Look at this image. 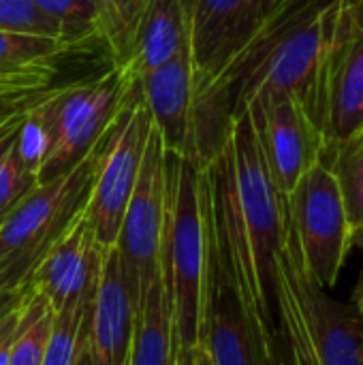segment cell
<instances>
[{
  "label": "cell",
  "instance_id": "obj_1",
  "mask_svg": "<svg viewBox=\"0 0 363 365\" xmlns=\"http://www.w3.org/2000/svg\"><path fill=\"white\" fill-rule=\"evenodd\" d=\"M208 259V203L203 165L195 152H165V225L160 276L171 306L175 342H201L203 287Z\"/></svg>",
  "mask_w": 363,
  "mask_h": 365
},
{
  "label": "cell",
  "instance_id": "obj_2",
  "mask_svg": "<svg viewBox=\"0 0 363 365\" xmlns=\"http://www.w3.org/2000/svg\"><path fill=\"white\" fill-rule=\"evenodd\" d=\"M105 137L73 171L36 184L0 220V293L21 291L41 259L86 210Z\"/></svg>",
  "mask_w": 363,
  "mask_h": 365
},
{
  "label": "cell",
  "instance_id": "obj_3",
  "mask_svg": "<svg viewBox=\"0 0 363 365\" xmlns=\"http://www.w3.org/2000/svg\"><path fill=\"white\" fill-rule=\"evenodd\" d=\"M150 133L152 120L139 83L133 79L124 103L107 130L92 192L86 205V216L94 240L103 250L116 246L126 205L139 178Z\"/></svg>",
  "mask_w": 363,
  "mask_h": 365
},
{
  "label": "cell",
  "instance_id": "obj_4",
  "mask_svg": "<svg viewBox=\"0 0 363 365\" xmlns=\"http://www.w3.org/2000/svg\"><path fill=\"white\" fill-rule=\"evenodd\" d=\"M278 336H270L250 323L231 261L208 218V259L199 344L205 349L210 365H274Z\"/></svg>",
  "mask_w": 363,
  "mask_h": 365
},
{
  "label": "cell",
  "instance_id": "obj_5",
  "mask_svg": "<svg viewBox=\"0 0 363 365\" xmlns=\"http://www.w3.org/2000/svg\"><path fill=\"white\" fill-rule=\"evenodd\" d=\"M289 220L312 280L332 291L353 246V229L338 182L325 163H315L287 197Z\"/></svg>",
  "mask_w": 363,
  "mask_h": 365
},
{
  "label": "cell",
  "instance_id": "obj_6",
  "mask_svg": "<svg viewBox=\"0 0 363 365\" xmlns=\"http://www.w3.org/2000/svg\"><path fill=\"white\" fill-rule=\"evenodd\" d=\"M278 282L293 299L319 365H363V321L355 304L338 302L306 272L287 207Z\"/></svg>",
  "mask_w": 363,
  "mask_h": 365
},
{
  "label": "cell",
  "instance_id": "obj_7",
  "mask_svg": "<svg viewBox=\"0 0 363 365\" xmlns=\"http://www.w3.org/2000/svg\"><path fill=\"white\" fill-rule=\"evenodd\" d=\"M165 225V148L152 126L139 178L126 205L116 252L135 312L150 284L160 274V244Z\"/></svg>",
  "mask_w": 363,
  "mask_h": 365
},
{
  "label": "cell",
  "instance_id": "obj_8",
  "mask_svg": "<svg viewBox=\"0 0 363 365\" xmlns=\"http://www.w3.org/2000/svg\"><path fill=\"white\" fill-rule=\"evenodd\" d=\"M317 124L325 152L363 128V2L340 0L319 81Z\"/></svg>",
  "mask_w": 363,
  "mask_h": 365
},
{
  "label": "cell",
  "instance_id": "obj_9",
  "mask_svg": "<svg viewBox=\"0 0 363 365\" xmlns=\"http://www.w3.org/2000/svg\"><path fill=\"white\" fill-rule=\"evenodd\" d=\"M133 77L126 66L107 71L66 86L56 141L39 171V184L73 171L105 137L113 124Z\"/></svg>",
  "mask_w": 363,
  "mask_h": 365
},
{
  "label": "cell",
  "instance_id": "obj_10",
  "mask_svg": "<svg viewBox=\"0 0 363 365\" xmlns=\"http://www.w3.org/2000/svg\"><path fill=\"white\" fill-rule=\"evenodd\" d=\"M291 0H184L195 92L205 88Z\"/></svg>",
  "mask_w": 363,
  "mask_h": 365
},
{
  "label": "cell",
  "instance_id": "obj_11",
  "mask_svg": "<svg viewBox=\"0 0 363 365\" xmlns=\"http://www.w3.org/2000/svg\"><path fill=\"white\" fill-rule=\"evenodd\" d=\"M244 111L252 118L276 188L280 195L289 197L300 178L319 163L325 152L321 128L295 96H280L263 107Z\"/></svg>",
  "mask_w": 363,
  "mask_h": 365
},
{
  "label": "cell",
  "instance_id": "obj_12",
  "mask_svg": "<svg viewBox=\"0 0 363 365\" xmlns=\"http://www.w3.org/2000/svg\"><path fill=\"white\" fill-rule=\"evenodd\" d=\"M105 250L96 244L86 210L73 220L64 235L41 259L21 289L24 295H39L51 312L96 289Z\"/></svg>",
  "mask_w": 363,
  "mask_h": 365
},
{
  "label": "cell",
  "instance_id": "obj_13",
  "mask_svg": "<svg viewBox=\"0 0 363 365\" xmlns=\"http://www.w3.org/2000/svg\"><path fill=\"white\" fill-rule=\"evenodd\" d=\"M148 107L165 152H195L193 141V98L195 75L188 41L160 68L135 79Z\"/></svg>",
  "mask_w": 363,
  "mask_h": 365
},
{
  "label": "cell",
  "instance_id": "obj_14",
  "mask_svg": "<svg viewBox=\"0 0 363 365\" xmlns=\"http://www.w3.org/2000/svg\"><path fill=\"white\" fill-rule=\"evenodd\" d=\"M135 329V304L126 289L116 248L105 250L103 269L88 323L90 365H128Z\"/></svg>",
  "mask_w": 363,
  "mask_h": 365
},
{
  "label": "cell",
  "instance_id": "obj_15",
  "mask_svg": "<svg viewBox=\"0 0 363 365\" xmlns=\"http://www.w3.org/2000/svg\"><path fill=\"white\" fill-rule=\"evenodd\" d=\"M71 49L56 36L0 30V90L49 88Z\"/></svg>",
  "mask_w": 363,
  "mask_h": 365
},
{
  "label": "cell",
  "instance_id": "obj_16",
  "mask_svg": "<svg viewBox=\"0 0 363 365\" xmlns=\"http://www.w3.org/2000/svg\"><path fill=\"white\" fill-rule=\"evenodd\" d=\"M188 41L184 0H152L141 21L128 73L139 79L169 62Z\"/></svg>",
  "mask_w": 363,
  "mask_h": 365
},
{
  "label": "cell",
  "instance_id": "obj_17",
  "mask_svg": "<svg viewBox=\"0 0 363 365\" xmlns=\"http://www.w3.org/2000/svg\"><path fill=\"white\" fill-rule=\"evenodd\" d=\"M175 331L171 306L158 274L135 312V329L128 365H175Z\"/></svg>",
  "mask_w": 363,
  "mask_h": 365
},
{
  "label": "cell",
  "instance_id": "obj_18",
  "mask_svg": "<svg viewBox=\"0 0 363 365\" xmlns=\"http://www.w3.org/2000/svg\"><path fill=\"white\" fill-rule=\"evenodd\" d=\"M66 86H49L21 115V122L17 126V152L24 160V165L36 173L45 163V158L51 152V145L56 141L58 133V120L60 109L64 101Z\"/></svg>",
  "mask_w": 363,
  "mask_h": 365
},
{
  "label": "cell",
  "instance_id": "obj_19",
  "mask_svg": "<svg viewBox=\"0 0 363 365\" xmlns=\"http://www.w3.org/2000/svg\"><path fill=\"white\" fill-rule=\"evenodd\" d=\"M150 2L152 0H94L96 38L107 47L113 66H128Z\"/></svg>",
  "mask_w": 363,
  "mask_h": 365
},
{
  "label": "cell",
  "instance_id": "obj_20",
  "mask_svg": "<svg viewBox=\"0 0 363 365\" xmlns=\"http://www.w3.org/2000/svg\"><path fill=\"white\" fill-rule=\"evenodd\" d=\"M98 287V284H96ZM96 289L83 293L75 302L64 304L53 312L51 331L47 338L43 365H75L88 342V323L92 317Z\"/></svg>",
  "mask_w": 363,
  "mask_h": 365
},
{
  "label": "cell",
  "instance_id": "obj_21",
  "mask_svg": "<svg viewBox=\"0 0 363 365\" xmlns=\"http://www.w3.org/2000/svg\"><path fill=\"white\" fill-rule=\"evenodd\" d=\"M321 163L334 173L353 233L363 229V128L323 154Z\"/></svg>",
  "mask_w": 363,
  "mask_h": 365
},
{
  "label": "cell",
  "instance_id": "obj_22",
  "mask_svg": "<svg viewBox=\"0 0 363 365\" xmlns=\"http://www.w3.org/2000/svg\"><path fill=\"white\" fill-rule=\"evenodd\" d=\"M53 312L39 295H24L19 306L17 338L11 349L9 365H43L47 338L51 331Z\"/></svg>",
  "mask_w": 363,
  "mask_h": 365
},
{
  "label": "cell",
  "instance_id": "obj_23",
  "mask_svg": "<svg viewBox=\"0 0 363 365\" xmlns=\"http://www.w3.org/2000/svg\"><path fill=\"white\" fill-rule=\"evenodd\" d=\"M32 2L51 24L56 38H60L71 51L96 38L94 0H32Z\"/></svg>",
  "mask_w": 363,
  "mask_h": 365
},
{
  "label": "cell",
  "instance_id": "obj_24",
  "mask_svg": "<svg viewBox=\"0 0 363 365\" xmlns=\"http://www.w3.org/2000/svg\"><path fill=\"white\" fill-rule=\"evenodd\" d=\"M39 184L36 173H32L19 152H17V137L15 143L11 148V152L6 154L4 163L0 165V220Z\"/></svg>",
  "mask_w": 363,
  "mask_h": 365
},
{
  "label": "cell",
  "instance_id": "obj_25",
  "mask_svg": "<svg viewBox=\"0 0 363 365\" xmlns=\"http://www.w3.org/2000/svg\"><path fill=\"white\" fill-rule=\"evenodd\" d=\"M0 30L56 36L51 24L34 6L32 0H0Z\"/></svg>",
  "mask_w": 363,
  "mask_h": 365
},
{
  "label": "cell",
  "instance_id": "obj_26",
  "mask_svg": "<svg viewBox=\"0 0 363 365\" xmlns=\"http://www.w3.org/2000/svg\"><path fill=\"white\" fill-rule=\"evenodd\" d=\"M43 90H0V128L19 118L43 92Z\"/></svg>",
  "mask_w": 363,
  "mask_h": 365
},
{
  "label": "cell",
  "instance_id": "obj_27",
  "mask_svg": "<svg viewBox=\"0 0 363 365\" xmlns=\"http://www.w3.org/2000/svg\"><path fill=\"white\" fill-rule=\"evenodd\" d=\"M17 325H19V308L0 321V365H9L11 361V349L17 338Z\"/></svg>",
  "mask_w": 363,
  "mask_h": 365
},
{
  "label": "cell",
  "instance_id": "obj_28",
  "mask_svg": "<svg viewBox=\"0 0 363 365\" xmlns=\"http://www.w3.org/2000/svg\"><path fill=\"white\" fill-rule=\"evenodd\" d=\"M24 302V291H4L0 293V321L17 310Z\"/></svg>",
  "mask_w": 363,
  "mask_h": 365
},
{
  "label": "cell",
  "instance_id": "obj_29",
  "mask_svg": "<svg viewBox=\"0 0 363 365\" xmlns=\"http://www.w3.org/2000/svg\"><path fill=\"white\" fill-rule=\"evenodd\" d=\"M205 359V351L203 346H195V349H180L175 353V365H203Z\"/></svg>",
  "mask_w": 363,
  "mask_h": 365
},
{
  "label": "cell",
  "instance_id": "obj_30",
  "mask_svg": "<svg viewBox=\"0 0 363 365\" xmlns=\"http://www.w3.org/2000/svg\"><path fill=\"white\" fill-rule=\"evenodd\" d=\"M355 242L363 246V229L353 233V244ZM355 308H357V312H359V317H362L363 321V274L362 278H359V282H357V289H355Z\"/></svg>",
  "mask_w": 363,
  "mask_h": 365
},
{
  "label": "cell",
  "instance_id": "obj_31",
  "mask_svg": "<svg viewBox=\"0 0 363 365\" xmlns=\"http://www.w3.org/2000/svg\"><path fill=\"white\" fill-rule=\"evenodd\" d=\"M86 346H88V342H86ZM86 346H83V351L79 353V359H77V364L75 365H90V359H88V351H86Z\"/></svg>",
  "mask_w": 363,
  "mask_h": 365
},
{
  "label": "cell",
  "instance_id": "obj_32",
  "mask_svg": "<svg viewBox=\"0 0 363 365\" xmlns=\"http://www.w3.org/2000/svg\"><path fill=\"white\" fill-rule=\"evenodd\" d=\"M205 351V349H203ZM203 365H210V359H208V353H205V359H203Z\"/></svg>",
  "mask_w": 363,
  "mask_h": 365
},
{
  "label": "cell",
  "instance_id": "obj_33",
  "mask_svg": "<svg viewBox=\"0 0 363 365\" xmlns=\"http://www.w3.org/2000/svg\"><path fill=\"white\" fill-rule=\"evenodd\" d=\"M355 2H363V0H355Z\"/></svg>",
  "mask_w": 363,
  "mask_h": 365
}]
</instances>
